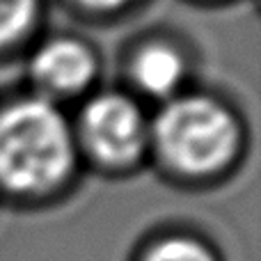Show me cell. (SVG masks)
I'll return each mask as SVG.
<instances>
[{
  "label": "cell",
  "instance_id": "cell-1",
  "mask_svg": "<svg viewBox=\"0 0 261 261\" xmlns=\"http://www.w3.org/2000/svg\"><path fill=\"white\" fill-rule=\"evenodd\" d=\"M248 147V122L231 99L190 85L151 108L149 161L179 181H211L231 172Z\"/></svg>",
  "mask_w": 261,
  "mask_h": 261
},
{
  "label": "cell",
  "instance_id": "cell-2",
  "mask_svg": "<svg viewBox=\"0 0 261 261\" xmlns=\"http://www.w3.org/2000/svg\"><path fill=\"white\" fill-rule=\"evenodd\" d=\"M81 153L67 108L32 92L0 99V190L21 199L58 195L76 179Z\"/></svg>",
  "mask_w": 261,
  "mask_h": 261
},
{
  "label": "cell",
  "instance_id": "cell-3",
  "mask_svg": "<svg viewBox=\"0 0 261 261\" xmlns=\"http://www.w3.org/2000/svg\"><path fill=\"white\" fill-rule=\"evenodd\" d=\"M69 115L81 161L110 174H126L149 161L151 108L124 85L96 87Z\"/></svg>",
  "mask_w": 261,
  "mask_h": 261
},
{
  "label": "cell",
  "instance_id": "cell-4",
  "mask_svg": "<svg viewBox=\"0 0 261 261\" xmlns=\"http://www.w3.org/2000/svg\"><path fill=\"white\" fill-rule=\"evenodd\" d=\"M28 92L71 110L101 87L103 58L99 46L78 32L41 35L25 50Z\"/></svg>",
  "mask_w": 261,
  "mask_h": 261
},
{
  "label": "cell",
  "instance_id": "cell-5",
  "mask_svg": "<svg viewBox=\"0 0 261 261\" xmlns=\"http://www.w3.org/2000/svg\"><path fill=\"white\" fill-rule=\"evenodd\" d=\"M195 60L184 39L165 30L144 32L124 50V87L156 108L193 85Z\"/></svg>",
  "mask_w": 261,
  "mask_h": 261
},
{
  "label": "cell",
  "instance_id": "cell-6",
  "mask_svg": "<svg viewBox=\"0 0 261 261\" xmlns=\"http://www.w3.org/2000/svg\"><path fill=\"white\" fill-rule=\"evenodd\" d=\"M46 0H0V62L23 55L41 37Z\"/></svg>",
  "mask_w": 261,
  "mask_h": 261
},
{
  "label": "cell",
  "instance_id": "cell-7",
  "mask_svg": "<svg viewBox=\"0 0 261 261\" xmlns=\"http://www.w3.org/2000/svg\"><path fill=\"white\" fill-rule=\"evenodd\" d=\"M144 261H216V257L199 241L188 236H170L158 241Z\"/></svg>",
  "mask_w": 261,
  "mask_h": 261
},
{
  "label": "cell",
  "instance_id": "cell-8",
  "mask_svg": "<svg viewBox=\"0 0 261 261\" xmlns=\"http://www.w3.org/2000/svg\"><path fill=\"white\" fill-rule=\"evenodd\" d=\"M144 0H62V5L76 16L87 21H113L138 9Z\"/></svg>",
  "mask_w": 261,
  "mask_h": 261
},
{
  "label": "cell",
  "instance_id": "cell-9",
  "mask_svg": "<svg viewBox=\"0 0 261 261\" xmlns=\"http://www.w3.org/2000/svg\"><path fill=\"white\" fill-rule=\"evenodd\" d=\"M195 3H225V0H195Z\"/></svg>",
  "mask_w": 261,
  "mask_h": 261
}]
</instances>
